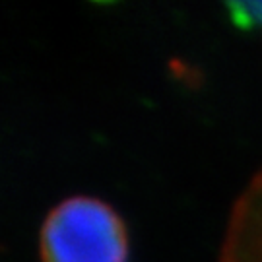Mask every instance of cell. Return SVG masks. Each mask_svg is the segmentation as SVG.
Here are the masks:
<instances>
[{
    "instance_id": "cell-2",
    "label": "cell",
    "mask_w": 262,
    "mask_h": 262,
    "mask_svg": "<svg viewBox=\"0 0 262 262\" xmlns=\"http://www.w3.org/2000/svg\"><path fill=\"white\" fill-rule=\"evenodd\" d=\"M217 262H262V169L235 196L220 239Z\"/></svg>"
},
{
    "instance_id": "cell-3",
    "label": "cell",
    "mask_w": 262,
    "mask_h": 262,
    "mask_svg": "<svg viewBox=\"0 0 262 262\" xmlns=\"http://www.w3.org/2000/svg\"><path fill=\"white\" fill-rule=\"evenodd\" d=\"M227 16L239 29L262 35V2H229Z\"/></svg>"
},
{
    "instance_id": "cell-1",
    "label": "cell",
    "mask_w": 262,
    "mask_h": 262,
    "mask_svg": "<svg viewBox=\"0 0 262 262\" xmlns=\"http://www.w3.org/2000/svg\"><path fill=\"white\" fill-rule=\"evenodd\" d=\"M41 262H128L121 214L105 200L76 194L51 208L39 227Z\"/></svg>"
}]
</instances>
